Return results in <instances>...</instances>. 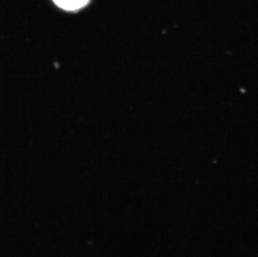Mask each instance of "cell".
<instances>
[{"mask_svg": "<svg viewBox=\"0 0 258 257\" xmlns=\"http://www.w3.org/2000/svg\"><path fill=\"white\" fill-rule=\"evenodd\" d=\"M58 7L66 10H76L84 7L89 0H54Z\"/></svg>", "mask_w": 258, "mask_h": 257, "instance_id": "obj_1", "label": "cell"}]
</instances>
